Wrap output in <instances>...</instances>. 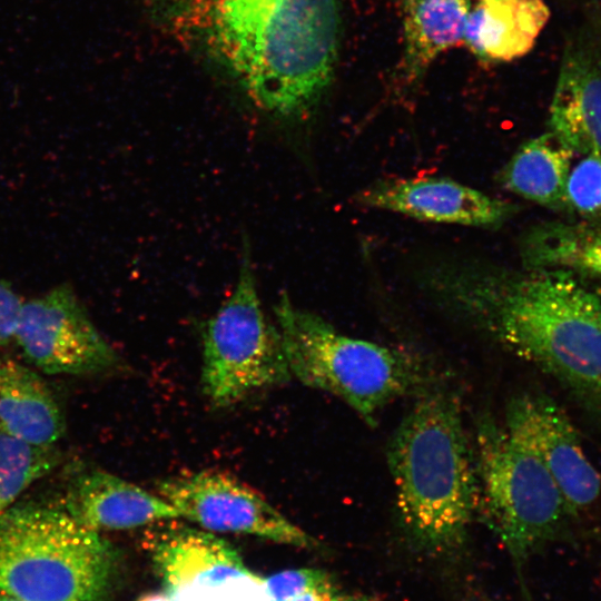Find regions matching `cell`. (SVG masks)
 Instances as JSON below:
<instances>
[{"mask_svg":"<svg viewBox=\"0 0 601 601\" xmlns=\"http://www.w3.org/2000/svg\"><path fill=\"white\" fill-rule=\"evenodd\" d=\"M430 290L524 361L601 408V294L571 270L443 263Z\"/></svg>","mask_w":601,"mask_h":601,"instance_id":"1","label":"cell"},{"mask_svg":"<svg viewBox=\"0 0 601 601\" xmlns=\"http://www.w3.org/2000/svg\"><path fill=\"white\" fill-rule=\"evenodd\" d=\"M180 11L249 97L283 116L311 107L336 58L337 0H179Z\"/></svg>","mask_w":601,"mask_h":601,"instance_id":"2","label":"cell"},{"mask_svg":"<svg viewBox=\"0 0 601 601\" xmlns=\"http://www.w3.org/2000/svg\"><path fill=\"white\" fill-rule=\"evenodd\" d=\"M416 397L386 459L403 529L418 546L441 552L463 543L477 513L474 453L453 392L433 385Z\"/></svg>","mask_w":601,"mask_h":601,"instance_id":"3","label":"cell"},{"mask_svg":"<svg viewBox=\"0 0 601 601\" xmlns=\"http://www.w3.org/2000/svg\"><path fill=\"white\" fill-rule=\"evenodd\" d=\"M274 312L292 377L341 398L372 427L391 402L435 385L417 356L344 335L286 293Z\"/></svg>","mask_w":601,"mask_h":601,"instance_id":"4","label":"cell"},{"mask_svg":"<svg viewBox=\"0 0 601 601\" xmlns=\"http://www.w3.org/2000/svg\"><path fill=\"white\" fill-rule=\"evenodd\" d=\"M115 561L112 545L66 510L24 504L0 514V593L22 601H97Z\"/></svg>","mask_w":601,"mask_h":601,"instance_id":"5","label":"cell"},{"mask_svg":"<svg viewBox=\"0 0 601 601\" xmlns=\"http://www.w3.org/2000/svg\"><path fill=\"white\" fill-rule=\"evenodd\" d=\"M473 453L477 513L523 559L570 515L565 501L540 459L489 414L477 421Z\"/></svg>","mask_w":601,"mask_h":601,"instance_id":"6","label":"cell"},{"mask_svg":"<svg viewBox=\"0 0 601 601\" xmlns=\"http://www.w3.org/2000/svg\"><path fill=\"white\" fill-rule=\"evenodd\" d=\"M290 378L279 333L264 315L244 240L236 286L204 329L203 392L214 405L225 407Z\"/></svg>","mask_w":601,"mask_h":601,"instance_id":"7","label":"cell"},{"mask_svg":"<svg viewBox=\"0 0 601 601\" xmlns=\"http://www.w3.org/2000/svg\"><path fill=\"white\" fill-rule=\"evenodd\" d=\"M155 489L179 518L209 532L250 534L305 549L318 546L259 492L229 474L207 470L181 473L161 479Z\"/></svg>","mask_w":601,"mask_h":601,"instance_id":"8","label":"cell"},{"mask_svg":"<svg viewBox=\"0 0 601 601\" xmlns=\"http://www.w3.org/2000/svg\"><path fill=\"white\" fill-rule=\"evenodd\" d=\"M14 339L47 374H99L119 362L68 285L22 304Z\"/></svg>","mask_w":601,"mask_h":601,"instance_id":"9","label":"cell"},{"mask_svg":"<svg viewBox=\"0 0 601 601\" xmlns=\"http://www.w3.org/2000/svg\"><path fill=\"white\" fill-rule=\"evenodd\" d=\"M504 426L543 463L558 485L570 514L592 505L601 494V477L588 460L563 411L544 395L511 398Z\"/></svg>","mask_w":601,"mask_h":601,"instance_id":"10","label":"cell"},{"mask_svg":"<svg viewBox=\"0 0 601 601\" xmlns=\"http://www.w3.org/2000/svg\"><path fill=\"white\" fill-rule=\"evenodd\" d=\"M367 207L402 214L422 221L495 227L518 207L449 178L382 180L356 194Z\"/></svg>","mask_w":601,"mask_h":601,"instance_id":"11","label":"cell"},{"mask_svg":"<svg viewBox=\"0 0 601 601\" xmlns=\"http://www.w3.org/2000/svg\"><path fill=\"white\" fill-rule=\"evenodd\" d=\"M549 125L575 154L601 156V42L590 22L565 42Z\"/></svg>","mask_w":601,"mask_h":601,"instance_id":"12","label":"cell"},{"mask_svg":"<svg viewBox=\"0 0 601 601\" xmlns=\"http://www.w3.org/2000/svg\"><path fill=\"white\" fill-rule=\"evenodd\" d=\"M174 520L155 523L144 538L146 550L169 588L215 585L248 574L237 551L225 540Z\"/></svg>","mask_w":601,"mask_h":601,"instance_id":"13","label":"cell"},{"mask_svg":"<svg viewBox=\"0 0 601 601\" xmlns=\"http://www.w3.org/2000/svg\"><path fill=\"white\" fill-rule=\"evenodd\" d=\"M63 510L97 532L179 518L173 505L157 493L102 470L82 472L72 480Z\"/></svg>","mask_w":601,"mask_h":601,"instance_id":"14","label":"cell"},{"mask_svg":"<svg viewBox=\"0 0 601 601\" xmlns=\"http://www.w3.org/2000/svg\"><path fill=\"white\" fill-rule=\"evenodd\" d=\"M544 0H494L470 11L463 43L483 61L510 62L529 53L550 19Z\"/></svg>","mask_w":601,"mask_h":601,"instance_id":"15","label":"cell"},{"mask_svg":"<svg viewBox=\"0 0 601 601\" xmlns=\"http://www.w3.org/2000/svg\"><path fill=\"white\" fill-rule=\"evenodd\" d=\"M0 431L38 446H53L65 418L52 392L36 372L0 355Z\"/></svg>","mask_w":601,"mask_h":601,"instance_id":"16","label":"cell"},{"mask_svg":"<svg viewBox=\"0 0 601 601\" xmlns=\"http://www.w3.org/2000/svg\"><path fill=\"white\" fill-rule=\"evenodd\" d=\"M575 152L551 131L524 142L502 168L506 190L554 210L565 209V186Z\"/></svg>","mask_w":601,"mask_h":601,"instance_id":"17","label":"cell"},{"mask_svg":"<svg viewBox=\"0 0 601 601\" xmlns=\"http://www.w3.org/2000/svg\"><path fill=\"white\" fill-rule=\"evenodd\" d=\"M470 0H404L405 71L416 78L444 51L463 42Z\"/></svg>","mask_w":601,"mask_h":601,"instance_id":"18","label":"cell"},{"mask_svg":"<svg viewBox=\"0 0 601 601\" xmlns=\"http://www.w3.org/2000/svg\"><path fill=\"white\" fill-rule=\"evenodd\" d=\"M524 268H562L601 280V228L585 224L543 223L520 244Z\"/></svg>","mask_w":601,"mask_h":601,"instance_id":"19","label":"cell"},{"mask_svg":"<svg viewBox=\"0 0 601 601\" xmlns=\"http://www.w3.org/2000/svg\"><path fill=\"white\" fill-rule=\"evenodd\" d=\"M60 455L53 446H38L0 431V514L33 482L49 474Z\"/></svg>","mask_w":601,"mask_h":601,"instance_id":"20","label":"cell"},{"mask_svg":"<svg viewBox=\"0 0 601 601\" xmlns=\"http://www.w3.org/2000/svg\"><path fill=\"white\" fill-rule=\"evenodd\" d=\"M565 209L585 218L601 216V156L594 151L571 168L565 186Z\"/></svg>","mask_w":601,"mask_h":601,"instance_id":"21","label":"cell"},{"mask_svg":"<svg viewBox=\"0 0 601 601\" xmlns=\"http://www.w3.org/2000/svg\"><path fill=\"white\" fill-rule=\"evenodd\" d=\"M329 585L327 574L316 569L287 570L265 581L268 601H289L307 590Z\"/></svg>","mask_w":601,"mask_h":601,"instance_id":"22","label":"cell"},{"mask_svg":"<svg viewBox=\"0 0 601 601\" xmlns=\"http://www.w3.org/2000/svg\"><path fill=\"white\" fill-rule=\"evenodd\" d=\"M22 303L11 286L0 279V346L14 339Z\"/></svg>","mask_w":601,"mask_h":601,"instance_id":"23","label":"cell"},{"mask_svg":"<svg viewBox=\"0 0 601 601\" xmlns=\"http://www.w3.org/2000/svg\"><path fill=\"white\" fill-rule=\"evenodd\" d=\"M337 592L333 585L307 590L289 601H334Z\"/></svg>","mask_w":601,"mask_h":601,"instance_id":"24","label":"cell"},{"mask_svg":"<svg viewBox=\"0 0 601 601\" xmlns=\"http://www.w3.org/2000/svg\"><path fill=\"white\" fill-rule=\"evenodd\" d=\"M592 13L590 16V23L592 24V27L594 28L598 37H599V40L601 42V14L598 13L597 9L595 8H592Z\"/></svg>","mask_w":601,"mask_h":601,"instance_id":"25","label":"cell"},{"mask_svg":"<svg viewBox=\"0 0 601 601\" xmlns=\"http://www.w3.org/2000/svg\"><path fill=\"white\" fill-rule=\"evenodd\" d=\"M334 601H372L365 597L343 595L337 593Z\"/></svg>","mask_w":601,"mask_h":601,"instance_id":"26","label":"cell"},{"mask_svg":"<svg viewBox=\"0 0 601 601\" xmlns=\"http://www.w3.org/2000/svg\"><path fill=\"white\" fill-rule=\"evenodd\" d=\"M0 601H22L8 594L0 593Z\"/></svg>","mask_w":601,"mask_h":601,"instance_id":"27","label":"cell"},{"mask_svg":"<svg viewBox=\"0 0 601 601\" xmlns=\"http://www.w3.org/2000/svg\"><path fill=\"white\" fill-rule=\"evenodd\" d=\"M481 2H489V1H494V0H480Z\"/></svg>","mask_w":601,"mask_h":601,"instance_id":"28","label":"cell"},{"mask_svg":"<svg viewBox=\"0 0 601 601\" xmlns=\"http://www.w3.org/2000/svg\"><path fill=\"white\" fill-rule=\"evenodd\" d=\"M601 228V227H600Z\"/></svg>","mask_w":601,"mask_h":601,"instance_id":"29","label":"cell"}]
</instances>
